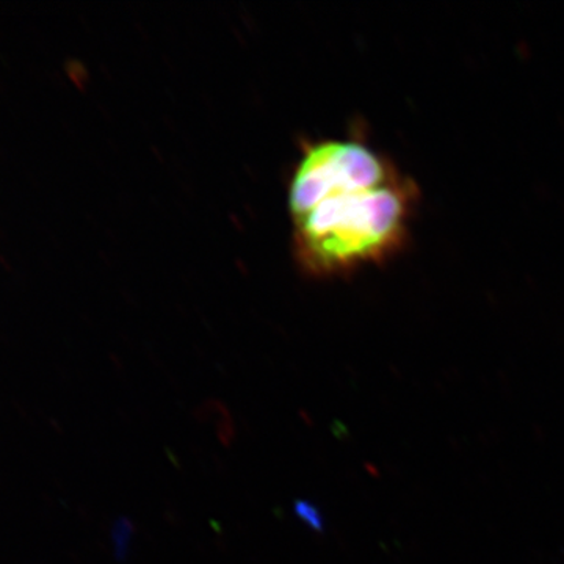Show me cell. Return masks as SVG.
Segmentation results:
<instances>
[{
  "label": "cell",
  "instance_id": "3",
  "mask_svg": "<svg viewBox=\"0 0 564 564\" xmlns=\"http://www.w3.org/2000/svg\"><path fill=\"white\" fill-rule=\"evenodd\" d=\"M113 547L117 558H128L129 551H131V543L133 534H135V525L132 524L131 519L121 518L118 519L117 524L113 525Z\"/></svg>",
  "mask_w": 564,
  "mask_h": 564
},
{
  "label": "cell",
  "instance_id": "4",
  "mask_svg": "<svg viewBox=\"0 0 564 564\" xmlns=\"http://www.w3.org/2000/svg\"><path fill=\"white\" fill-rule=\"evenodd\" d=\"M293 514L313 532L322 533L325 530V519H323L322 511L310 500H296L293 503Z\"/></svg>",
  "mask_w": 564,
  "mask_h": 564
},
{
  "label": "cell",
  "instance_id": "2",
  "mask_svg": "<svg viewBox=\"0 0 564 564\" xmlns=\"http://www.w3.org/2000/svg\"><path fill=\"white\" fill-rule=\"evenodd\" d=\"M199 414H202L203 421L217 423V434L223 443L229 444V441L234 440L232 421L228 411H226L225 404H221L218 415H215L217 414L215 413V402L204 403Z\"/></svg>",
  "mask_w": 564,
  "mask_h": 564
},
{
  "label": "cell",
  "instance_id": "1",
  "mask_svg": "<svg viewBox=\"0 0 564 564\" xmlns=\"http://www.w3.org/2000/svg\"><path fill=\"white\" fill-rule=\"evenodd\" d=\"M289 212L300 265L329 276L391 250L402 236L406 202L369 148L323 140L304 150L293 172Z\"/></svg>",
  "mask_w": 564,
  "mask_h": 564
}]
</instances>
